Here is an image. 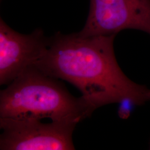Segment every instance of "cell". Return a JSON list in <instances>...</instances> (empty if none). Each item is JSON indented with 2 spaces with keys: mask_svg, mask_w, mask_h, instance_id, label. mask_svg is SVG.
<instances>
[{
  "mask_svg": "<svg viewBox=\"0 0 150 150\" xmlns=\"http://www.w3.org/2000/svg\"><path fill=\"white\" fill-rule=\"evenodd\" d=\"M77 124L41 120L0 118L1 150H75L72 134Z\"/></svg>",
  "mask_w": 150,
  "mask_h": 150,
  "instance_id": "obj_3",
  "label": "cell"
},
{
  "mask_svg": "<svg viewBox=\"0 0 150 150\" xmlns=\"http://www.w3.org/2000/svg\"><path fill=\"white\" fill-rule=\"evenodd\" d=\"M49 38L38 28L28 35L12 29L0 19V85H9L34 66L47 48Z\"/></svg>",
  "mask_w": 150,
  "mask_h": 150,
  "instance_id": "obj_5",
  "label": "cell"
},
{
  "mask_svg": "<svg viewBox=\"0 0 150 150\" xmlns=\"http://www.w3.org/2000/svg\"></svg>",
  "mask_w": 150,
  "mask_h": 150,
  "instance_id": "obj_7",
  "label": "cell"
},
{
  "mask_svg": "<svg viewBox=\"0 0 150 150\" xmlns=\"http://www.w3.org/2000/svg\"><path fill=\"white\" fill-rule=\"evenodd\" d=\"M132 29L150 35V0H90L83 36L112 35Z\"/></svg>",
  "mask_w": 150,
  "mask_h": 150,
  "instance_id": "obj_4",
  "label": "cell"
},
{
  "mask_svg": "<svg viewBox=\"0 0 150 150\" xmlns=\"http://www.w3.org/2000/svg\"><path fill=\"white\" fill-rule=\"evenodd\" d=\"M118 103L120 104L118 110V116L122 119L129 118L134 106L136 105L133 101L129 99L123 100Z\"/></svg>",
  "mask_w": 150,
  "mask_h": 150,
  "instance_id": "obj_6",
  "label": "cell"
},
{
  "mask_svg": "<svg viewBox=\"0 0 150 150\" xmlns=\"http://www.w3.org/2000/svg\"><path fill=\"white\" fill-rule=\"evenodd\" d=\"M116 35L83 36L57 32L33 66L46 75L66 81L95 110L125 99L142 105L150 101V89L129 80L116 59Z\"/></svg>",
  "mask_w": 150,
  "mask_h": 150,
  "instance_id": "obj_1",
  "label": "cell"
},
{
  "mask_svg": "<svg viewBox=\"0 0 150 150\" xmlns=\"http://www.w3.org/2000/svg\"><path fill=\"white\" fill-rule=\"evenodd\" d=\"M95 110L83 97L72 96L57 79L33 66L0 93V118H47L77 124Z\"/></svg>",
  "mask_w": 150,
  "mask_h": 150,
  "instance_id": "obj_2",
  "label": "cell"
}]
</instances>
